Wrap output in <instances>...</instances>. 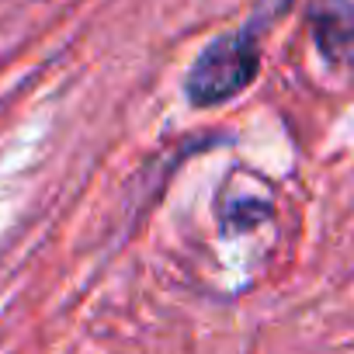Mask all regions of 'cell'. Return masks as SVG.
I'll use <instances>...</instances> for the list:
<instances>
[{
  "label": "cell",
  "mask_w": 354,
  "mask_h": 354,
  "mask_svg": "<svg viewBox=\"0 0 354 354\" xmlns=\"http://www.w3.org/2000/svg\"><path fill=\"white\" fill-rule=\"evenodd\" d=\"M261 70V42L254 28H240L212 39L188 73V101L195 108H216L243 94Z\"/></svg>",
  "instance_id": "1"
},
{
  "label": "cell",
  "mask_w": 354,
  "mask_h": 354,
  "mask_svg": "<svg viewBox=\"0 0 354 354\" xmlns=\"http://www.w3.org/2000/svg\"><path fill=\"white\" fill-rule=\"evenodd\" d=\"M313 32L326 56H340L354 46V8L344 0H330L313 15Z\"/></svg>",
  "instance_id": "2"
}]
</instances>
